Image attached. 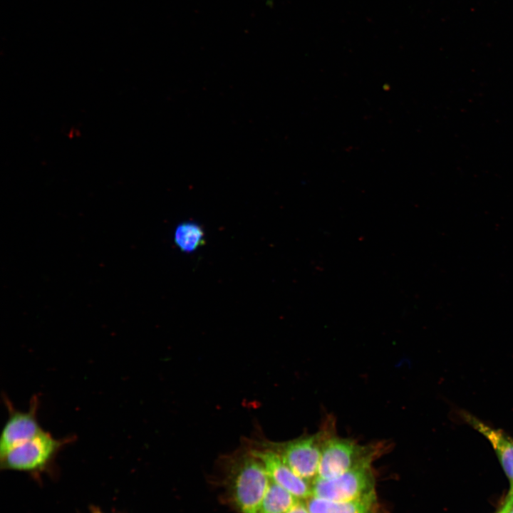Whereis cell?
<instances>
[{
  "mask_svg": "<svg viewBox=\"0 0 513 513\" xmlns=\"http://www.w3.org/2000/svg\"><path fill=\"white\" fill-rule=\"evenodd\" d=\"M371 467V465L361 466L333 478L316 479L311 484L312 496L342 502L354 499L375 491Z\"/></svg>",
  "mask_w": 513,
  "mask_h": 513,
  "instance_id": "cell-5",
  "label": "cell"
},
{
  "mask_svg": "<svg viewBox=\"0 0 513 513\" xmlns=\"http://www.w3.org/2000/svg\"><path fill=\"white\" fill-rule=\"evenodd\" d=\"M74 440L73 436L56 438L43 430L33 438L0 454V467L4 470L26 473L40 481L45 475L56 473V458L61 450Z\"/></svg>",
  "mask_w": 513,
  "mask_h": 513,
  "instance_id": "cell-2",
  "label": "cell"
},
{
  "mask_svg": "<svg viewBox=\"0 0 513 513\" xmlns=\"http://www.w3.org/2000/svg\"><path fill=\"white\" fill-rule=\"evenodd\" d=\"M286 513H310L305 500L297 502Z\"/></svg>",
  "mask_w": 513,
  "mask_h": 513,
  "instance_id": "cell-12",
  "label": "cell"
},
{
  "mask_svg": "<svg viewBox=\"0 0 513 513\" xmlns=\"http://www.w3.org/2000/svg\"><path fill=\"white\" fill-rule=\"evenodd\" d=\"M383 450L381 444L360 445L337 436L334 431L323 443L316 479H330L358 467L371 465Z\"/></svg>",
  "mask_w": 513,
  "mask_h": 513,
  "instance_id": "cell-3",
  "label": "cell"
},
{
  "mask_svg": "<svg viewBox=\"0 0 513 513\" xmlns=\"http://www.w3.org/2000/svg\"><path fill=\"white\" fill-rule=\"evenodd\" d=\"M305 501L310 513H379L375 491L348 501L335 502L313 496Z\"/></svg>",
  "mask_w": 513,
  "mask_h": 513,
  "instance_id": "cell-9",
  "label": "cell"
},
{
  "mask_svg": "<svg viewBox=\"0 0 513 513\" xmlns=\"http://www.w3.org/2000/svg\"><path fill=\"white\" fill-rule=\"evenodd\" d=\"M299 499L271 480L259 513H286Z\"/></svg>",
  "mask_w": 513,
  "mask_h": 513,
  "instance_id": "cell-10",
  "label": "cell"
},
{
  "mask_svg": "<svg viewBox=\"0 0 513 513\" xmlns=\"http://www.w3.org/2000/svg\"><path fill=\"white\" fill-rule=\"evenodd\" d=\"M225 482L231 502L241 513H259L271 480L262 462L247 449L227 460Z\"/></svg>",
  "mask_w": 513,
  "mask_h": 513,
  "instance_id": "cell-1",
  "label": "cell"
},
{
  "mask_svg": "<svg viewBox=\"0 0 513 513\" xmlns=\"http://www.w3.org/2000/svg\"><path fill=\"white\" fill-rule=\"evenodd\" d=\"M264 466L270 480L301 500L312 496L311 484L298 476L273 450L264 442H256L249 447Z\"/></svg>",
  "mask_w": 513,
  "mask_h": 513,
  "instance_id": "cell-7",
  "label": "cell"
},
{
  "mask_svg": "<svg viewBox=\"0 0 513 513\" xmlns=\"http://www.w3.org/2000/svg\"><path fill=\"white\" fill-rule=\"evenodd\" d=\"M501 513H513V492H509L506 501L499 509Z\"/></svg>",
  "mask_w": 513,
  "mask_h": 513,
  "instance_id": "cell-13",
  "label": "cell"
},
{
  "mask_svg": "<svg viewBox=\"0 0 513 513\" xmlns=\"http://www.w3.org/2000/svg\"><path fill=\"white\" fill-rule=\"evenodd\" d=\"M497 513H501L500 511H499Z\"/></svg>",
  "mask_w": 513,
  "mask_h": 513,
  "instance_id": "cell-15",
  "label": "cell"
},
{
  "mask_svg": "<svg viewBox=\"0 0 513 513\" xmlns=\"http://www.w3.org/2000/svg\"><path fill=\"white\" fill-rule=\"evenodd\" d=\"M458 415L464 423L477 430L489 442L509 480V492H513V437L467 411L460 410Z\"/></svg>",
  "mask_w": 513,
  "mask_h": 513,
  "instance_id": "cell-8",
  "label": "cell"
},
{
  "mask_svg": "<svg viewBox=\"0 0 513 513\" xmlns=\"http://www.w3.org/2000/svg\"><path fill=\"white\" fill-rule=\"evenodd\" d=\"M334 429L331 421L314 434L283 442L266 441L264 443L298 476L312 484L318 476L323 443Z\"/></svg>",
  "mask_w": 513,
  "mask_h": 513,
  "instance_id": "cell-4",
  "label": "cell"
},
{
  "mask_svg": "<svg viewBox=\"0 0 513 513\" xmlns=\"http://www.w3.org/2000/svg\"><path fill=\"white\" fill-rule=\"evenodd\" d=\"M175 242L183 252L195 251L204 243L202 229L194 222H183L179 224L175 232Z\"/></svg>",
  "mask_w": 513,
  "mask_h": 513,
  "instance_id": "cell-11",
  "label": "cell"
},
{
  "mask_svg": "<svg viewBox=\"0 0 513 513\" xmlns=\"http://www.w3.org/2000/svg\"><path fill=\"white\" fill-rule=\"evenodd\" d=\"M4 401L8 410V418L0 437V454L44 430L37 418L39 398L36 395L31 398L29 408L26 411L16 409L6 395Z\"/></svg>",
  "mask_w": 513,
  "mask_h": 513,
  "instance_id": "cell-6",
  "label": "cell"
},
{
  "mask_svg": "<svg viewBox=\"0 0 513 513\" xmlns=\"http://www.w3.org/2000/svg\"><path fill=\"white\" fill-rule=\"evenodd\" d=\"M88 513H106L103 510H102L99 507L95 505H91L89 507V512ZM113 513H119V512H113Z\"/></svg>",
  "mask_w": 513,
  "mask_h": 513,
  "instance_id": "cell-14",
  "label": "cell"
}]
</instances>
